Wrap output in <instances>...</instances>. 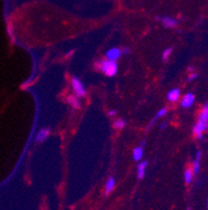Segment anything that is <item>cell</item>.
<instances>
[{
	"label": "cell",
	"mask_w": 208,
	"mask_h": 210,
	"mask_svg": "<svg viewBox=\"0 0 208 210\" xmlns=\"http://www.w3.org/2000/svg\"><path fill=\"white\" fill-rule=\"evenodd\" d=\"M208 129V109H203V111L200 113L199 118L194 126V134L198 139L203 138V134Z\"/></svg>",
	"instance_id": "1"
},
{
	"label": "cell",
	"mask_w": 208,
	"mask_h": 210,
	"mask_svg": "<svg viewBox=\"0 0 208 210\" xmlns=\"http://www.w3.org/2000/svg\"><path fill=\"white\" fill-rule=\"evenodd\" d=\"M99 72H102L107 77H115L118 72V64L117 62H110L107 60H99L95 64Z\"/></svg>",
	"instance_id": "2"
},
{
	"label": "cell",
	"mask_w": 208,
	"mask_h": 210,
	"mask_svg": "<svg viewBox=\"0 0 208 210\" xmlns=\"http://www.w3.org/2000/svg\"><path fill=\"white\" fill-rule=\"evenodd\" d=\"M71 85H72L73 91H74L75 95L79 98H83L85 97L87 95V92H85V88L83 84L81 83V81L77 77H72L71 80Z\"/></svg>",
	"instance_id": "3"
},
{
	"label": "cell",
	"mask_w": 208,
	"mask_h": 210,
	"mask_svg": "<svg viewBox=\"0 0 208 210\" xmlns=\"http://www.w3.org/2000/svg\"><path fill=\"white\" fill-rule=\"evenodd\" d=\"M122 49L119 47H113L105 52V59L110 62H117V60L121 57Z\"/></svg>",
	"instance_id": "4"
},
{
	"label": "cell",
	"mask_w": 208,
	"mask_h": 210,
	"mask_svg": "<svg viewBox=\"0 0 208 210\" xmlns=\"http://www.w3.org/2000/svg\"><path fill=\"white\" fill-rule=\"evenodd\" d=\"M156 20H160V22L163 24L164 27H167V28H175V27L178 25V22H177L176 20L171 18V17H168V16H162V17L157 16Z\"/></svg>",
	"instance_id": "5"
},
{
	"label": "cell",
	"mask_w": 208,
	"mask_h": 210,
	"mask_svg": "<svg viewBox=\"0 0 208 210\" xmlns=\"http://www.w3.org/2000/svg\"><path fill=\"white\" fill-rule=\"evenodd\" d=\"M195 99H196V97H195V95L192 94V93H187V94H185L183 97H182L181 107L182 108L192 107V106L194 105V103H195Z\"/></svg>",
	"instance_id": "6"
},
{
	"label": "cell",
	"mask_w": 208,
	"mask_h": 210,
	"mask_svg": "<svg viewBox=\"0 0 208 210\" xmlns=\"http://www.w3.org/2000/svg\"><path fill=\"white\" fill-rule=\"evenodd\" d=\"M50 134V129L49 128H43L39 131V133L37 134L35 136V141L37 142H43L47 139V137L49 136Z\"/></svg>",
	"instance_id": "7"
},
{
	"label": "cell",
	"mask_w": 208,
	"mask_h": 210,
	"mask_svg": "<svg viewBox=\"0 0 208 210\" xmlns=\"http://www.w3.org/2000/svg\"><path fill=\"white\" fill-rule=\"evenodd\" d=\"M147 165H148V162H147V161H143V162L138 164V168H136V171H138V180H142V179L145 177Z\"/></svg>",
	"instance_id": "8"
},
{
	"label": "cell",
	"mask_w": 208,
	"mask_h": 210,
	"mask_svg": "<svg viewBox=\"0 0 208 210\" xmlns=\"http://www.w3.org/2000/svg\"><path fill=\"white\" fill-rule=\"evenodd\" d=\"M67 102L70 103L71 106H72L74 109H80L81 107V103L79 100V97H77V96H74V95H68L67 97Z\"/></svg>",
	"instance_id": "9"
},
{
	"label": "cell",
	"mask_w": 208,
	"mask_h": 210,
	"mask_svg": "<svg viewBox=\"0 0 208 210\" xmlns=\"http://www.w3.org/2000/svg\"><path fill=\"white\" fill-rule=\"evenodd\" d=\"M115 185H116L115 178H113V177H109V178L107 179V181H106V184H105V196L109 194L110 192L113 190Z\"/></svg>",
	"instance_id": "10"
},
{
	"label": "cell",
	"mask_w": 208,
	"mask_h": 210,
	"mask_svg": "<svg viewBox=\"0 0 208 210\" xmlns=\"http://www.w3.org/2000/svg\"><path fill=\"white\" fill-rule=\"evenodd\" d=\"M180 97V90L178 88H175V89H172L170 92L168 93V99L170 102L175 103L179 99Z\"/></svg>",
	"instance_id": "11"
},
{
	"label": "cell",
	"mask_w": 208,
	"mask_h": 210,
	"mask_svg": "<svg viewBox=\"0 0 208 210\" xmlns=\"http://www.w3.org/2000/svg\"><path fill=\"white\" fill-rule=\"evenodd\" d=\"M167 112H168V109L167 108H162V109H160V110L158 111V112L156 113V115L154 116V118L153 119L151 120V122H150V125H149V129L151 128L152 126L154 125V123H155V121L158 119V118H160V117H162V116H164L167 114Z\"/></svg>",
	"instance_id": "12"
},
{
	"label": "cell",
	"mask_w": 208,
	"mask_h": 210,
	"mask_svg": "<svg viewBox=\"0 0 208 210\" xmlns=\"http://www.w3.org/2000/svg\"><path fill=\"white\" fill-rule=\"evenodd\" d=\"M144 155V148L142 146H138L133 150V160L134 161H139L142 159V157Z\"/></svg>",
	"instance_id": "13"
},
{
	"label": "cell",
	"mask_w": 208,
	"mask_h": 210,
	"mask_svg": "<svg viewBox=\"0 0 208 210\" xmlns=\"http://www.w3.org/2000/svg\"><path fill=\"white\" fill-rule=\"evenodd\" d=\"M192 177H194V173H192V168H186L184 171V181L186 184H189L192 181Z\"/></svg>",
	"instance_id": "14"
},
{
	"label": "cell",
	"mask_w": 208,
	"mask_h": 210,
	"mask_svg": "<svg viewBox=\"0 0 208 210\" xmlns=\"http://www.w3.org/2000/svg\"><path fill=\"white\" fill-rule=\"evenodd\" d=\"M126 126V121L124 119H121V118H119V119H117L115 122H113V128L116 129V130H122V129H124Z\"/></svg>",
	"instance_id": "15"
},
{
	"label": "cell",
	"mask_w": 208,
	"mask_h": 210,
	"mask_svg": "<svg viewBox=\"0 0 208 210\" xmlns=\"http://www.w3.org/2000/svg\"><path fill=\"white\" fill-rule=\"evenodd\" d=\"M200 162H201V160H198V159L194 161V164H192V173H194V174H197L200 171Z\"/></svg>",
	"instance_id": "16"
},
{
	"label": "cell",
	"mask_w": 208,
	"mask_h": 210,
	"mask_svg": "<svg viewBox=\"0 0 208 210\" xmlns=\"http://www.w3.org/2000/svg\"><path fill=\"white\" fill-rule=\"evenodd\" d=\"M172 51H173V48L172 47H169L167 48V49L163 50V52H162V60L163 61H167L170 58V55H171Z\"/></svg>",
	"instance_id": "17"
},
{
	"label": "cell",
	"mask_w": 208,
	"mask_h": 210,
	"mask_svg": "<svg viewBox=\"0 0 208 210\" xmlns=\"http://www.w3.org/2000/svg\"><path fill=\"white\" fill-rule=\"evenodd\" d=\"M131 52V50H130V48L129 47H124V48H122V54H124V55H128Z\"/></svg>",
	"instance_id": "18"
},
{
	"label": "cell",
	"mask_w": 208,
	"mask_h": 210,
	"mask_svg": "<svg viewBox=\"0 0 208 210\" xmlns=\"http://www.w3.org/2000/svg\"><path fill=\"white\" fill-rule=\"evenodd\" d=\"M198 77V74L197 73H192V74L189 75V77L187 78V82H192V81H194L195 78H197Z\"/></svg>",
	"instance_id": "19"
},
{
	"label": "cell",
	"mask_w": 208,
	"mask_h": 210,
	"mask_svg": "<svg viewBox=\"0 0 208 210\" xmlns=\"http://www.w3.org/2000/svg\"><path fill=\"white\" fill-rule=\"evenodd\" d=\"M116 114H117L116 110H110L109 112H108V115H109V116H115Z\"/></svg>",
	"instance_id": "20"
},
{
	"label": "cell",
	"mask_w": 208,
	"mask_h": 210,
	"mask_svg": "<svg viewBox=\"0 0 208 210\" xmlns=\"http://www.w3.org/2000/svg\"><path fill=\"white\" fill-rule=\"evenodd\" d=\"M166 126H167V123H166V122H163V123H161V125H160V129L162 130V129H164Z\"/></svg>",
	"instance_id": "21"
},
{
	"label": "cell",
	"mask_w": 208,
	"mask_h": 210,
	"mask_svg": "<svg viewBox=\"0 0 208 210\" xmlns=\"http://www.w3.org/2000/svg\"><path fill=\"white\" fill-rule=\"evenodd\" d=\"M145 144H146V141H145V140H143V141H142V143H141V146H142V148H144V146H145Z\"/></svg>",
	"instance_id": "22"
},
{
	"label": "cell",
	"mask_w": 208,
	"mask_h": 210,
	"mask_svg": "<svg viewBox=\"0 0 208 210\" xmlns=\"http://www.w3.org/2000/svg\"><path fill=\"white\" fill-rule=\"evenodd\" d=\"M204 109H208V102L205 103V106H204Z\"/></svg>",
	"instance_id": "23"
},
{
	"label": "cell",
	"mask_w": 208,
	"mask_h": 210,
	"mask_svg": "<svg viewBox=\"0 0 208 210\" xmlns=\"http://www.w3.org/2000/svg\"><path fill=\"white\" fill-rule=\"evenodd\" d=\"M192 70H194V67H189L188 68V71H192Z\"/></svg>",
	"instance_id": "24"
},
{
	"label": "cell",
	"mask_w": 208,
	"mask_h": 210,
	"mask_svg": "<svg viewBox=\"0 0 208 210\" xmlns=\"http://www.w3.org/2000/svg\"><path fill=\"white\" fill-rule=\"evenodd\" d=\"M207 205H208V200H207Z\"/></svg>",
	"instance_id": "25"
}]
</instances>
